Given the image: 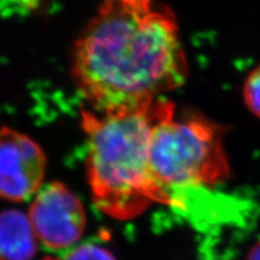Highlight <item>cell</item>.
I'll return each instance as SVG.
<instances>
[{
	"label": "cell",
	"instance_id": "obj_1",
	"mask_svg": "<svg viewBox=\"0 0 260 260\" xmlns=\"http://www.w3.org/2000/svg\"><path fill=\"white\" fill-rule=\"evenodd\" d=\"M188 70L172 12L107 0L79 36L72 65L87 108L95 111L153 103L181 87Z\"/></svg>",
	"mask_w": 260,
	"mask_h": 260
},
{
	"label": "cell",
	"instance_id": "obj_2",
	"mask_svg": "<svg viewBox=\"0 0 260 260\" xmlns=\"http://www.w3.org/2000/svg\"><path fill=\"white\" fill-rule=\"evenodd\" d=\"M161 101L109 111L81 110L92 200L112 218H135L156 203L178 206L150 165L151 134Z\"/></svg>",
	"mask_w": 260,
	"mask_h": 260
},
{
	"label": "cell",
	"instance_id": "obj_3",
	"mask_svg": "<svg viewBox=\"0 0 260 260\" xmlns=\"http://www.w3.org/2000/svg\"><path fill=\"white\" fill-rule=\"evenodd\" d=\"M150 165L168 191L216 185L231 174L223 130L199 114L177 115L175 104L166 99L152 129Z\"/></svg>",
	"mask_w": 260,
	"mask_h": 260
},
{
	"label": "cell",
	"instance_id": "obj_4",
	"mask_svg": "<svg viewBox=\"0 0 260 260\" xmlns=\"http://www.w3.org/2000/svg\"><path fill=\"white\" fill-rule=\"evenodd\" d=\"M28 218L37 239L52 249L72 246L80 239L86 225L80 201L60 182L48 184L38 192Z\"/></svg>",
	"mask_w": 260,
	"mask_h": 260
},
{
	"label": "cell",
	"instance_id": "obj_5",
	"mask_svg": "<svg viewBox=\"0 0 260 260\" xmlns=\"http://www.w3.org/2000/svg\"><path fill=\"white\" fill-rule=\"evenodd\" d=\"M46 156L26 135L0 129V198L22 202L40 188L45 178Z\"/></svg>",
	"mask_w": 260,
	"mask_h": 260
},
{
	"label": "cell",
	"instance_id": "obj_6",
	"mask_svg": "<svg viewBox=\"0 0 260 260\" xmlns=\"http://www.w3.org/2000/svg\"><path fill=\"white\" fill-rule=\"evenodd\" d=\"M37 237L29 218L21 211L0 214V260H31Z\"/></svg>",
	"mask_w": 260,
	"mask_h": 260
},
{
	"label": "cell",
	"instance_id": "obj_7",
	"mask_svg": "<svg viewBox=\"0 0 260 260\" xmlns=\"http://www.w3.org/2000/svg\"><path fill=\"white\" fill-rule=\"evenodd\" d=\"M243 98L249 111L260 118V67L251 71L244 81Z\"/></svg>",
	"mask_w": 260,
	"mask_h": 260
},
{
	"label": "cell",
	"instance_id": "obj_8",
	"mask_svg": "<svg viewBox=\"0 0 260 260\" xmlns=\"http://www.w3.org/2000/svg\"><path fill=\"white\" fill-rule=\"evenodd\" d=\"M64 260H115L109 250L88 244L72 250Z\"/></svg>",
	"mask_w": 260,
	"mask_h": 260
},
{
	"label": "cell",
	"instance_id": "obj_9",
	"mask_svg": "<svg viewBox=\"0 0 260 260\" xmlns=\"http://www.w3.org/2000/svg\"><path fill=\"white\" fill-rule=\"evenodd\" d=\"M107 2L138 11H149L152 9L153 0H107Z\"/></svg>",
	"mask_w": 260,
	"mask_h": 260
},
{
	"label": "cell",
	"instance_id": "obj_10",
	"mask_svg": "<svg viewBox=\"0 0 260 260\" xmlns=\"http://www.w3.org/2000/svg\"><path fill=\"white\" fill-rule=\"evenodd\" d=\"M247 260H260V242L251 247L247 256Z\"/></svg>",
	"mask_w": 260,
	"mask_h": 260
},
{
	"label": "cell",
	"instance_id": "obj_11",
	"mask_svg": "<svg viewBox=\"0 0 260 260\" xmlns=\"http://www.w3.org/2000/svg\"><path fill=\"white\" fill-rule=\"evenodd\" d=\"M43 260H60V259L54 258V257H46V258H44Z\"/></svg>",
	"mask_w": 260,
	"mask_h": 260
}]
</instances>
